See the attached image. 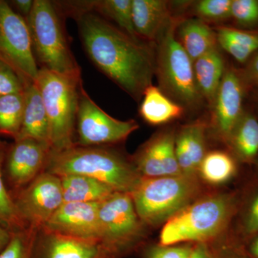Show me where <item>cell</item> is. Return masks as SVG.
Wrapping results in <instances>:
<instances>
[{"label":"cell","mask_w":258,"mask_h":258,"mask_svg":"<svg viewBox=\"0 0 258 258\" xmlns=\"http://www.w3.org/2000/svg\"><path fill=\"white\" fill-rule=\"evenodd\" d=\"M24 98L23 123L18 137L15 139H35L50 145L48 118L37 83L25 85Z\"/></svg>","instance_id":"obj_18"},{"label":"cell","mask_w":258,"mask_h":258,"mask_svg":"<svg viewBox=\"0 0 258 258\" xmlns=\"http://www.w3.org/2000/svg\"><path fill=\"white\" fill-rule=\"evenodd\" d=\"M226 143L237 161L247 164H257L258 118L250 109L245 108Z\"/></svg>","instance_id":"obj_21"},{"label":"cell","mask_w":258,"mask_h":258,"mask_svg":"<svg viewBox=\"0 0 258 258\" xmlns=\"http://www.w3.org/2000/svg\"><path fill=\"white\" fill-rule=\"evenodd\" d=\"M238 74L247 93L253 88H258V52L241 69H238Z\"/></svg>","instance_id":"obj_36"},{"label":"cell","mask_w":258,"mask_h":258,"mask_svg":"<svg viewBox=\"0 0 258 258\" xmlns=\"http://www.w3.org/2000/svg\"><path fill=\"white\" fill-rule=\"evenodd\" d=\"M101 241L79 238L42 228L37 233L35 258H117Z\"/></svg>","instance_id":"obj_14"},{"label":"cell","mask_w":258,"mask_h":258,"mask_svg":"<svg viewBox=\"0 0 258 258\" xmlns=\"http://www.w3.org/2000/svg\"><path fill=\"white\" fill-rule=\"evenodd\" d=\"M239 205L235 194H220L194 201L164 224L159 244H205L227 228Z\"/></svg>","instance_id":"obj_3"},{"label":"cell","mask_w":258,"mask_h":258,"mask_svg":"<svg viewBox=\"0 0 258 258\" xmlns=\"http://www.w3.org/2000/svg\"><path fill=\"white\" fill-rule=\"evenodd\" d=\"M198 192L195 176L181 174L143 177L130 195L144 225L156 226L166 223L192 203Z\"/></svg>","instance_id":"obj_6"},{"label":"cell","mask_w":258,"mask_h":258,"mask_svg":"<svg viewBox=\"0 0 258 258\" xmlns=\"http://www.w3.org/2000/svg\"><path fill=\"white\" fill-rule=\"evenodd\" d=\"M257 164H258V161H257Z\"/></svg>","instance_id":"obj_43"},{"label":"cell","mask_w":258,"mask_h":258,"mask_svg":"<svg viewBox=\"0 0 258 258\" xmlns=\"http://www.w3.org/2000/svg\"><path fill=\"white\" fill-rule=\"evenodd\" d=\"M232 0H200L194 5L197 18L206 22L230 20Z\"/></svg>","instance_id":"obj_33"},{"label":"cell","mask_w":258,"mask_h":258,"mask_svg":"<svg viewBox=\"0 0 258 258\" xmlns=\"http://www.w3.org/2000/svg\"><path fill=\"white\" fill-rule=\"evenodd\" d=\"M132 18L136 34L140 40L157 41L173 19L169 2L132 0Z\"/></svg>","instance_id":"obj_17"},{"label":"cell","mask_w":258,"mask_h":258,"mask_svg":"<svg viewBox=\"0 0 258 258\" xmlns=\"http://www.w3.org/2000/svg\"><path fill=\"white\" fill-rule=\"evenodd\" d=\"M8 146L9 144L0 140V224L11 232H15L28 226L19 216L14 200L5 184L4 164Z\"/></svg>","instance_id":"obj_29"},{"label":"cell","mask_w":258,"mask_h":258,"mask_svg":"<svg viewBox=\"0 0 258 258\" xmlns=\"http://www.w3.org/2000/svg\"><path fill=\"white\" fill-rule=\"evenodd\" d=\"M60 179L64 203H99L115 192L108 185L88 176L67 175Z\"/></svg>","instance_id":"obj_24"},{"label":"cell","mask_w":258,"mask_h":258,"mask_svg":"<svg viewBox=\"0 0 258 258\" xmlns=\"http://www.w3.org/2000/svg\"><path fill=\"white\" fill-rule=\"evenodd\" d=\"M101 241L117 256L143 239L144 224L139 218L130 194L115 192L98 204Z\"/></svg>","instance_id":"obj_8"},{"label":"cell","mask_w":258,"mask_h":258,"mask_svg":"<svg viewBox=\"0 0 258 258\" xmlns=\"http://www.w3.org/2000/svg\"><path fill=\"white\" fill-rule=\"evenodd\" d=\"M52 147L32 139H15L8 146L4 178L12 198L46 169Z\"/></svg>","instance_id":"obj_12"},{"label":"cell","mask_w":258,"mask_h":258,"mask_svg":"<svg viewBox=\"0 0 258 258\" xmlns=\"http://www.w3.org/2000/svg\"><path fill=\"white\" fill-rule=\"evenodd\" d=\"M132 161L144 178L182 174L176 155L175 135L170 131L156 134L139 149Z\"/></svg>","instance_id":"obj_15"},{"label":"cell","mask_w":258,"mask_h":258,"mask_svg":"<svg viewBox=\"0 0 258 258\" xmlns=\"http://www.w3.org/2000/svg\"><path fill=\"white\" fill-rule=\"evenodd\" d=\"M243 249L247 258H258V234L247 242V247H243Z\"/></svg>","instance_id":"obj_40"},{"label":"cell","mask_w":258,"mask_h":258,"mask_svg":"<svg viewBox=\"0 0 258 258\" xmlns=\"http://www.w3.org/2000/svg\"><path fill=\"white\" fill-rule=\"evenodd\" d=\"M34 1L32 0H14V1L10 2V5H12V8L18 14L21 15L27 20L31 13Z\"/></svg>","instance_id":"obj_38"},{"label":"cell","mask_w":258,"mask_h":258,"mask_svg":"<svg viewBox=\"0 0 258 258\" xmlns=\"http://www.w3.org/2000/svg\"><path fill=\"white\" fill-rule=\"evenodd\" d=\"M25 86L16 71L0 59V97L23 93Z\"/></svg>","instance_id":"obj_34"},{"label":"cell","mask_w":258,"mask_h":258,"mask_svg":"<svg viewBox=\"0 0 258 258\" xmlns=\"http://www.w3.org/2000/svg\"><path fill=\"white\" fill-rule=\"evenodd\" d=\"M205 131L203 123L184 125L175 136V152L180 170L184 175L195 176L205 157Z\"/></svg>","instance_id":"obj_19"},{"label":"cell","mask_w":258,"mask_h":258,"mask_svg":"<svg viewBox=\"0 0 258 258\" xmlns=\"http://www.w3.org/2000/svg\"><path fill=\"white\" fill-rule=\"evenodd\" d=\"M13 199L23 223L40 230L64 203L60 177L44 171Z\"/></svg>","instance_id":"obj_11"},{"label":"cell","mask_w":258,"mask_h":258,"mask_svg":"<svg viewBox=\"0 0 258 258\" xmlns=\"http://www.w3.org/2000/svg\"><path fill=\"white\" fill-rule=\"evenodd\" d=\"M247 91L238 69L226 68L225 74L212 103V123L220 139L227 142L243 114Z\"/></svg>","instance_id":"obj_13"},{"label":"cell","mask_w":258,"mask_h":258,"mask_svg":"<svg viewBox=\"0 0 258 258\" xmlns=\"http://www.w3.org/2000/svg\"><path fill=\"white\" fill-rule=\"evenodd\" d=\"M189 258H215V256L209 249L206 244L200 243L193 246Z\"/></svg>","instance_id":"obj_39"},{"label":"cell","mask_w":258,"mask_h":258,"mask_svg":"<svg viewBox=\"0 0 258 258\" xmlns=\"http://www.w3.org/2000/svg\"><path fill=\"white\" fill-rule=\"evenodd\" d=\"M193 69L199 91L212 106L225 72L223 57L214 49L194 61Z\"/></svg>","instance_id":"obj_22"},{"label":"cell","mask_w":258,"mask_h":258,"mask_svg":"<svg viewBox=\"0 0 258 258\" xmlns=\"http://www.w3.org/2000/svg\"><path fill=\"white\" fill-rule=\"evenodd\" d=\"M36 83L48 118L52 150L72 147L76 142L81 72L60 74L40 69Z\"/></svg>","instance_id":"obj_4"},{"label":"cell","mask_w":258,"mask_h":258,"mask_svg":"<svg viewBox=\"0 0 258 258\" xmlns=\"http://www.w3.org/2000/svg\"><path fill=\"white\" fill-rule=\"evenodd\" d=\"M24 92L0 97V135L17 138L23 123Z\"/></svg>","instance_id":"obj_28"},{"label":"cell","mask_w":258,"mask_h":258,"mask_svg":"<svg viewBox=\"0 0 258 258\" xmlns=\"http://www.w3.org/2000/svg\"><path fill=\"white\" fill-rule=\"evenodd\" d=\"M184 108L172 101L159 87L151 85L144 91L139 113L149 124H164L183 115Z\"/></svg>","instance_id":"obj_23"},{"label":"cell","mask_w":258,"mask_h":258,"mask_svg":"<svg viewBox=\"0 0 258 258\" xmlns=\"http://www.w3.org/2000/svg\"><path fill=\"white\" fill-rule=\"evenodd\" d=\"M13 232L0 224V254L9 244Z\"/></svg>","instance_id":"obj_41"},{"label":"cell","mask_w":258,"mask_h":258,"mask_svg":"<svg viewBox=\"0 0 258 258\" xmlns=\"http://www.w3.org/2000/svg\"><path fill=\"white\" fill-rule=\"evenodd\" d=\"M39 229L28 227L13 232L11 240L0 258H35Z\"/></svg>","instance_id":"obj_30"},{"label":"cell","mask_w":258,"mask_h":258,"mask_svg":"<svg viewBox=\"0 0 258 258\" xmlns=\"http://www.w3.org/2000/svg\"><path fill=\"white\" fill-rule=\"evenodd\" d=\"M98 204L64 203L43 228L62 235L101 241Z\"/></svg>","instance_id":"obj_16"},{"label":"cell","mask_w":258,"mask_h":258,"mask_svg":"<svg viewBox=\"0 0 258 258\" xmlns=\"http://www.w3.org/2000/svg\"><path fill=\"white\" fill-rule=\"evenodd\" d=\"M0 59L16 71L25 85L37 82L40 68L28 22L3 0H0Z\"/></svg>","instance_id":"obj_9"},{"label":"cell","mask_w":258,"mask_h":258,"mask_svg":"<svg viewBox=\"0 0 258 258\" xmlns=\"http://www.w3.org/2000/svg\"><path fill=\"white\" fill-rule=\"evenodd\" d=\"M178 20L173 19L158 39L156 74L159 88L166 96L184 108H196L204 99L195 81L193 61L176 39Z\"/></svg>","instance_id":"obj_7"},{"label":"cell","mask_w":258,"mask_h":258,"mask_svg":"<svg viewBox=\"0 0 258 258\" xmlns=\"http://www.w3.org/2000/svg\"><path fill=\"white\" fill-rule=\"evenodd\" d=\"M62 177L82 175L93 178L118 192L131 194L142 179L133 161L107 147L73 146L51 151L45 171Z\"/></svg>","instance_id":"obj_2"},{"label":"cell","mask_w":258,"mask_h":258,"mask_svg":"<svg viewBox=\"0 0 258 258\" xmlns=\"http://www.w3.org/2000/svg\"><path fill=\"white\" fill-rule=\"evenodd\" d=\"M62 15L55 2L35 0L27 22L32 47L40 69L60 74L81 72L70 47Z\"/></svg>","instance_id":"obj_5"},{"label":"cell","mask_w":258,"mask_h":258,"mask_svg":"<svg viewBox=\"0 0 258 258\" xmlns=\"http://www.w3.org/2000/svg\"><path fill=\"white\" fill-rule=\"evenodd\" d=\"M82 4L85 11L93 12L107 20H111L122 31L139 39L134 28L132 0H94L82 1Z\"/></svg>","instance_id":"obj_26"},{"label":"cell","mask_w":258,"mask_h":258,"mask_svg":"<svg viewBox=\"0 0 258 258\" xmlns=\"http://www.w3.org/2000/svg\"><path fill=\"white\" fill-rule=\"evenodd\" d=\"M73 18L84 50L97 69L140 101L156 74V56L150 47L93 12L78 13Z\"/></svg>","instance_id":"obj_1"},{"label":"cell","mask_w":258,"mask_h":258,"mask_svg":"<svg viewBox=\"0 0 258 258\" xmlns=\"http://www.w3.org/2000/svg\"><path fill=\"white\" fill-rule=\"evenodd\" d=\"M237 159L230 153L212 151L205 154L199 171L205 181L212 184H221L232 179L237 174Z\"/></svg>","instance_id":"obj_27"},{"label":"cell","mask_w":258,"mask_h":258,"mask_svg":"<svg viewBox=\"0 0 258 258\" xmlns=\"http://www.w3.org/2000/svg\"><path fill=\"white\" fill-rule=\"evenodd\" d=\"M247 95H248L249 97L251 106H252V108H249V109L253 112L258 118V88L250 90Z\"/></svg>","instance_id":"obj_42"},{"label":"cell","mask_w":258,"mask_h":258,"mask_svg":"<svg viewBox=\"0 0 258 258\" xmlns=\"http://www.w3.org/2000/svg\"><path fill=\"white\" fill-rule=\"evenodd\" d=\"M216 34L217 43L242 66L258 52V28L222 26L217 29Z\"/></svg>","instance_id":"obj_25"},{"label":"cell","mask_w":258,"mask_h":258,"mask_svg":"<svg viewBox=\"0 0 258 258\" xmlns=\"http://www.w3.org/2000/svg\"><path fill=\"white\" fill-rule=\"evenodd\" d=\"M231 21L235 28H258V0H232Z\"/></svg>","instance_id":"obj_32"},{"label":"cell","mask_w":258,"mask_h":258,"mask_svg":"<svg viewBox=\"0 0 258 258\" xmlns=\"http://www.w3.org/2000/svg\"><path fill=\"white\" fill-rule=\"evenodd\" d=\"M239 231L246 242L258 234V185L244 200L241 209Z\"/></svg>","instance_id":"obj_31"},{"label":"cell","mask_w":258,"mask_h":258,"mask_svg":"<svg viewBox=\"0 0 258 258\" xmlns=\"http://www.w3.org/2000/svg\"><path fill=\"white\" fill-rule=\"evenodd\" d=\"M138 128V123L134 120H120L106 113L88 96L83 83L81 85L76 145L108 147L123 142Z\"/></svg>","instance_id":"obj_10"},{"label":"cell","mask_w":258,"mask_h":258,"mask_svg":"<svg viewBox=\"0 0 258 258\" xmlns=\"http://www.w3.org/2000/svg\"><path fill=\"white\" fill-rule=\"evenodd\" d=\"M193 246L189 244L152 246L144 250V258H189Z\"/></svg>","instance_id":"obj_35"},{"label":"cell","mask_w":258,"mask_h":258,"mask_svg":"<svg viewBox=\"0 0 258 258\" xmlns=\"http://www.w3.org/2000/svg\"><path fill=\"white\" fill-rule=\"evenodd\" d=\"M176 37L191 60L217 48L216 32L198 18L184 19L177 24Z\"/></svg>","instance_id":"obj_20"},{"label":"cell","mask_w":258,"mask_h":258,"mask_svg":"<svg viewBox=\"0 0 258 258\" xmlns=\"http://www.w3.org/2000/svg\"><path fill=\"white\" fill-rule=\"evenodd\" d=\"M215 258H247L243 247L239 244H232L220 249Z\"/></svg>","instance_id":"obj_37"}]
</instances>
